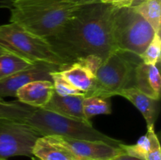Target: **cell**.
I'll use <instances>...</instances> for the list:
<instances>
[{"mask_svg":"<svg viewBox=\"0 0 161 160\" xmlns=\"http://www.w3.org/2000/svg\"><path fill=\"white\" fill-rule=\"evenodd\" d=\"M62 67L47 62H36L31 67L17 72L8 78L0 80V98L16 97L17 90L21 86L37 80L52 82L51 73Z\"/></svg>","mask_w":161,"mask_h":160,"instance_id":"9","label":"cell"},{"mask_svg":"<svg viewBox=\"0 0 161 160\" xmlns=\"http://www.w3.org/2000/svg\"><path fill=\"white\" fill-rule=\"evenodd\" d=\"M111 160H142L140 158H136V157L131 156V155H129L127 154L122 152V153L119 154L116 156H115L114 158H112Z\"/></svg>","mask_w":161,"mask_h":160,"instance_id":"27","label":"cell"},{"mask_svg":"<svg viewBox=\"0 0 161 160\" xmlns=\"http://www.w3.org/2000/svg\"><path fill=\"white\" fill-rule=\"evenodd\" d=\"M118 95L125 97L139 110L146 119L147 128L154 127L159 113V100L146 95L135 87L123 89Z\"/></svg>","mask_w":161,"mask_h":160,"instance_id":"13","label":"cell"},{"mask_svg":"<svg viewBox=\"0 0 161 160\" xmlns=\"http://www.w3.org/2000/svg\"><path fill=\"white\" fill-rule=\"evenodd\" d=\"M159 67L160 64L153 65L142 61L135 68L134 78V87L156 100H160V96L161 78Z\"/></svg>","mask_w":161,"mask_h":160,"instance_id":"10","label":"cell"},{"mask_svg":"<svg viewBox=\"0 0 161 160\" xmlns=\"http://www.w3.org/2000/svg\"><path fill=\"white\" fill-rule=\"evenodd\" d=\"M156 32L131 6L116 7L113 18V36L116 50L141 56Z\"/></svg>","mask_w":161,"mask_h":160,"instance_id":"6","label":"cell"},{"mask_svg":"<svg viewBox=\"0 0 161 160\" xmlns=\"http://www.w3.org/2000/svg\"><path fill=\"white\" fill-rule=\"evenodd\" d=\"M131 7L152 26L156 33H160L161 0H136Z\"/></svg>","mask_w":161,"mask_h":160,"instance_id":"16","label":"cell"},{"mask_svg":"<svg viewBox=\"0 0 161 160\" xmlns=\"http://www.w3.org/2000/svg\"><path fill=\"white\" fill-rule=\"evenodd\" d=\"M101 3H108V4L113 5L118 8L127 7V4L126 0H101Z\"/></svg>","mask_w":161,"mask_h":160,"instance_id":"26","label":"cell"},{"mask_svg":"<svg viewBox=\"0 0 161 160\" xmlns=\"http://www.w3.org/2000/svg\"><path fill=\"white\" fill-rule=\"evenodd\" d=\"M30 108V106L20 102H6L0 98V119H15L24 122L29 114Z\"/></svg>","mask_w":161,"mask_h":160,"instance_id":"19","label":"cell"},{"mask_svg":"<svg viewBox=\"0 0 161 160\" xmlns=\"http://www.w3.org/2000/svg\"><path fill=\"white\" fill-rule=\"evenodd\" d=\"M0 160H7V159H3V158H0Z\"/></svg>","mask_w":161,"mask_h":160,"instance_id":"30","label":"cell"},{"mask_svg":"<svg viewBox=\"0 0 161 160\" xmlns=\"http://www.w3.org/2000/svg\"><path fill=\"white\" fill-rule=\"evenodd\" d=\"M54 92L53 83L47 80L31 82L19 88L16 93L19 102L33 108H42Z\"/></svg>","mask_w":161,"mask_h":160,"instance_id":"11","label":"cell"},{"mask_svg":"<svg viewBox=\"0 0 161 160\" xmlns=\"http://www.w3.org/2000/svg\"><path fill=\"white\" fill-rule=\"evenodd\" d=\"M9 53V52H8L7 50H5L4 48H3L2 46H0V55L4 54V53Z\"/></svg>","mask_w":161,"mask_h":160,"instance_id":"29","label":"cell"},{"mask_svg":"<svg viewBox=\"0 0 161 160\" xmlns=\"http://www.w3.org/2000/svg\"><path fill=\"white\" fill-rule=\"evenodd\" d=\"M60 73L72 86L83 92L84 95L89 92L94 86L95 75L81 61H77L64 66L60 70Z\"/></svg>","mask_w":161,"mask_h":160,"instance_id":"14","label":"cell"},{"mask_svg":"<svg viewBox=\"0 0 161 160\" xmlns=\"http://www.w3.org/2000/svg\"><path fill=\"white\" fill-rule=\"evenodd\" d=\"M116 8L103 3L78 6L62 28L46 40L66 65L90 56L104 61L116 50L113 36Z\"/></svg>","mask_w":161,"mask_h":160,"instance_id":"1","label":"cell"},{"mask_svg":"<svg viewBox=\"0 0 161 160\" xmlns=\"http://www.w3.org/2000/svg\"><path fill=\"white\" fill-rule=\"evenodd\" d=\"M24 122L39 132L42 136L57 135L80 140L102 141L119 147L124 143L97 130L91 122L66 117L40 108L31 107L29 114Z\"/></svg>","mask_w":161,"mask_h":160,"instance_id":"2","label":"cell"},{"mask_svg":"<svg viewBox=\"0 0 161 160\" xmlns=\"http://www.w3.org/2000/svg\"><path fill=\"white\" fill-rule=\"evenodd\" d=\"M160 33H156L150 43L146 47V50L140 56V57L145 64L156 65V64H160Z\"/></svg>","mask_w":161,"mask_h":160,"instance_id":"21","label":"cell"},{"mask_svg":"<svg viewBox=\"0 0 161 160\" xmlns=\"http://www.w3.org/2000/svg\"><path fill=\"white\" fill-rule=\"evenodd\" d=\"M83 111L86 120L91 122V118L97 115L111 114L112 109L108 98L90 96L83 99Z\"/></svg>","mask_w":161,"mask_h":160,"instance_id":"18","label":"cell"},{"mask_svg":"<svg viewBox=\"0 0 161 160\" xmlns=\"http://www.w3.org/2000/svg\"><path fill=\"white\" fill-rule=\"evenodd\" d=\"M65 149L75 160H111L123 151L102 141H88L65 136H47Z\"/></svg>","mask_w":161,"mask_h":160,"instance_id":"8","label":"cell"},{"mask_svg":"<svg viewBox=\"0 0 161 160\" xmlns=\"http://www.w3.org/2000/svg\"><path fill=\"white\" fill-rule=\"evenodd\" d=\"M15 0H0V6L7 8H12Z\"/></svg>","mask_w":161,"mask_h":160,"instance_id":"28","label":"cell"},{"mask_svg":"<svg viewBox=\"0 0 161 160\" xmlns=\"http://www.w3.org/2000/svg\"><path fill=\"white\" fill-rule=\"evenodd\" d=\"M148 131L146 134L148 135L150 141V150L147 154L146 160H161V150L160 142L157 135L156 134L154 127L147 128Z\"/></svg>","mask_w":161,"mask_h":160,"instance_id":"23","label":"cell"},{"mask_svg":"<svg viewBox=\"0 0 161 160\" xmlns=\"http://www.w3.org/2000/svg\"><path fill=\"white\" fill-rule=\"evenodd\" d=\"M150 141L147 134L142 136L138 142L133 145H127L124 143L119 145L123 152L131 156L136 157L142 160H146L147 154L150 150Z\"/></svg>","mask_w":161,"mask_h":160,"instance_id":"20","label":"cell"},{"mask_svg":"<svg viewBox=\"0 0 161 160\" xmlns=\"http://www.w3.org/2000/svg\"><path fill=\"white\" fill-rule=\"evenodd\" d=\"M34 64L35 63L12 53L0 55V80L25 70Z\"/></svg>","mask_w":161,"mask_h":160,"instance_id":"17","label":"cell"},{"mask_svg":"<svg viewBox=\"0 0 161 160\" xmlns=\"http://www.w3.org/2000/svg\"><path fill=\"white\" fill-rule=\"evenodd\" d=\"M61 1H63V0H15L14 5H13V7L35 6V5L42 4H51V3H59V2Z\"/></svg>","mask_w":161,"mask_h":160,"instance_id":"24","label":"cell"},{"mask_svg":"<svg viewBox=\"0 0 161 160\" xmlns=\"http://www.w3.org/2000/svg\"><path fill=\"white\" fill-rule=\"evenodd\" d=\"M63 1L74 5V6H82V5L101 3V0H63Z\"/></svg>","mask_w":161,"mask_h":160,"instance_id":"25","label":"cell"},{"mask_svg":"<svg viewBox=\"0 0 161 160\" xmlns=\"http://www.w3.org/2000/svg\"><path fill=\"white\" fill-rule=\"evenodd\" d=\"M0 46L32 63H50L61 66L62 68L66 66L46 39L29 32L16 23L0 25Z\"/></svg>","mask_w":161,"mask_h":160,"instance_id":"5","label":"cell"},{"mask_svg":"<svg viewBox=\"0 0 161 160\" xmlns=\"http://www.w3.org/2000/svg\"><path fill=\"white\" fill-rule=\"evenodd\" d=\"M33 156L40 160H75L65 150L47 136H41L33 147Z\"/></svg>","mask_w":161,"mask_h":160,"instance_id":"15","label":"cell"},{"mask_svg":"<svg viewBox=\"0 0 161 160\" xmlns=\"http://www.w3.org/2000/svg\"><path fill=\"white\" fill-rule=\"evenodd\" d=\"M39 160H40V159H39Z\"/></svg>","mask_w":161,"mask_h":160,"instance_id":"31","label":"cell"},{"mask_svg":"<svg viewBox=\"0 0 161 160\" xmlns=\"http://www.w3.org/2000/svg\"><path fill=\"white\" fill-rule=\"evenodd\" d=\"M40 133L31 125L15 119H0V158L33 156V147Z\"/></svg>","mask_w":161,"mask_h":160,"instance_id":"7","label":"cell"},{"mask_svg":"<svg viewBox=\"0 0 161 160\" xmlns=\"http://www.w3.org/2000/svg\"><path fill=\"white\" fill-rule=\"evenodd\" d=\"M142 61L137 54L115 50L97 69L94 86L84 96L109 98L123 89L134 87L135 68Z\"/></svg>","mask_w":161,"mask_h":160,"instance_id":"3","label":"cell"},{"mask_svg":"<svg viewBox=\"0 0 161 160\" xmlns=\"http://www.w3.org/2000/svg\"><path fill=\"white\" fill-rule=\"evenodd\" d=\"M52 83H53L54 92L61 96L68 95H82L83 93L78 89L72 86L68 80L62 76L60 71L53 72L51 73Z\"/></svg>","mask_w":161,"mask_h":160,"instance_id":"22","label":"cell"},{"mask_svg":"<svg viewBox=\"0 0 161 160\" xmlns=\"http://www.w3.org/2000/svg\"><path fill=\"white\" fill-rule=\"evenodd\" d=\"M78 6L61 1L51 4L17 6L10 9V22L46 39L56 34Z\"/></svg>","mask_w":161,"mask_h":160,"instance_id":"4","label":"cell"},{"mask_svg":"<svg viewBox=\"0 0 161 160\" xmlns=\"http://www.w3.org/2000/svg\"><path fill=\"white\" fill-rule=\"evenodd\" d=\"M84 97L83 94L61 96L53 92L48 103L41 108L77 120L91 122L86 121L83 115V100Z\"/></svg>","mask_w":161,"mask_h":160,"instance_id":"12","label":"cell"}]
</instances>
